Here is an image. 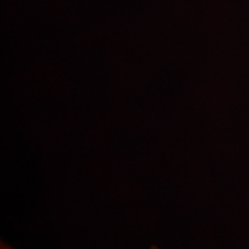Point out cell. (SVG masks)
Returning <instances> with one entry per match:
<instances>
[{"mask_svg": "<svg viewBox=\"0 0 249 249\" xmlns=\"http://www.w3.org/2000/svg\"><path fill=\"white\" fill-rule=\"evenodd\" d=\"M0 249H17V248L12 247L11 245L6 244L5 241H1V244H0Z\"/></svg>", "mask_w": 249, "mask_h": 249, "instance_id": "obj_1", "label": "cell"}, {"mask_svg": "<svg viewBox=\"0 0 249 249\" xmlns=\"http://www.w3.org/2000/svg\"><path fill=\"white\" fill-rule=\"evenodd\" d=\"M148 249H160V248H158V247H157V246H155V245H151V246H150V247H149Z\"/></svg>", "mask_w": 249, "mask_h": 249, "instance_id": "obj_2", "label": "cell"}]
</instances>
